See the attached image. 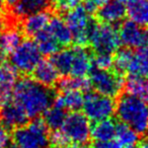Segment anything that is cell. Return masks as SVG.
Wrapping results in <instances>:
<instances>
[{"mask_svg":"<svg viewBox=\"0 0 148 148\" xmlns=\"http://www.w3.org/2000/svg\"><path fill=\"white\" fill-rule=\"evenodd\" d=\"M42 60V54L36 42L25 40L10 53V64L17 72L31 73Z\"/></svg>","mask_w":148,"mask_h":148,"instance_id":"cell-7","label":"cell"},{"mask_svg":"<svg viewBox=\"0 0 148 148\" xmlns=\"http://www.w3.org/2000/svg\"><path fill=\"white\" fill-rule=\"evenodd\" d=\"M92 64H95L97 69H110L114 65V58L112 54L97 53L92 58Z\"/></svg>","mask_w":148,"mask_h":148,"instance_id":"cell-31","label":"cell"},{"mask_svg":"<svg viewBox=\"0 0 148 148\" xmlns=\"http://www.w3.org/2000/svg\"><path fill=\"white\" fill-rule=\"evenodd\" d=\"M66 23L72 35V42L79 47H84L88 44V38L91 27L95 25L90 13L82 5L68 10L66 14Z\"/></svg>","mask_w":148,"mask_h":148,"instance_id":"cell-4","label":"cell"},{"mask_svg":"<svg viewBox=\"0 0 148 148\" xmlns=\"http://www.w3.org/2000/svg\"><path fill=\"white\" fill-rule=\"evenodd\" d=\"M23 41L21 31L7 29L0 32V60L9 55Z\"/></svg>","mask_w":148,"mask_h":148,"instance_id":"cell-22","label":"cell"},{"mask_svg":"<svg viewBox=\"0 0 148 148\" xmlns=\"http://www.w3.org/2000/svg\"><path fill=\"white\" fill-rule=\"evenodd\" d=\"M79 148H91L90 146H87V145H84V144H82L81 146H79Z\"/></svg>","mask_w":148,"mask_h":148,"instance_id":"cell-41","label":"cell"},{"mask_svg":"<svg viewBox=\"0 0 148 148\" xmlns=\"http://www.w3.org/2000/svg\"><path fill=\"white\" fill-rule=\"evenodd\" d=\"M116 126L117 123L110 118L95 122V126L90 129V136L97 142L111 141L115 138Z\"/></svg>","mask_w":148,"mask_h":148,"instance_id":"cell-23","label":"cell"},{"mask_svg":"<svg viewBox=\"0 0 148 148\" xmlns=\"http://www.w3.org/2000/svg\"><path fill=\"white\" fill-rule=\"evenodd\" d=\"M108 0H84V8L88 11L89 13L97 12V10L105 4Z\"/></svg>","mask_w":148,"mask_h":148,"instance_id":"cell-33","label":"cell"},{"mask_svg":"<svg viewBox=\"0 0 148 148\" xmlns=\"http://www.w3.org/2000/svg\"><path fill=\"white\" fill-rule=\"evenodd\" d=\"M90 87L89 80L85 77H75L69 76L61 79L59 82V88L62 91L66 90H76V91H86Z\"/></svg>","mask_w":148,"mask_h":148,"instance_id":"cell-29","label":"cell"},{"mask_svg":"<svg viewBox=\"0 0 148 148\" xmlns=\"http://www.w3.org/2000/svg\"><path fill=\"white\" fill-rule=\"evenodd\" d=\"M115 112L122 123L138 134L148 132V103L131 95H123L116 103Z\"/></svg>","mask_w":148,"mask_h":148,"instance_id":"cell-2","label":"cell"},{"mask_svg":"<svg viewBox=\"0 0 148 148\" xmlns=\"http://www.w3.org/2000/svg\"><path fill=\"white\" fill-rule=\"evenodd\" d=\"M126 3V14L130 21L148 27V0H128Z\"/></svg>","mask_w":148,"mask_h":148,"instance_id":"cell-19","label":"cell"},{"mask_svg":"<svg viewBox=\"0 0 148 148\" xmlns=\"http://www.w3.org/2000/svg\"><path fill=\"white\" fill-rule=\"evenodd\" d=\"M36 44L38 46V49L40 50L42 55H54L60 50L59 44L56 42V40L52 37V35L49 33L47 27L38 33L35 36Z\"/></svg>","mask_w":148,"mask_h":148,"instance_id":"cell-25","label":"cell"},{"mask_svg":"<svg viewBox=\"0 0 148 148\" xmlns=\"http://www.w3.org/2000/svg\"><path fill=\"white\" fill-rule=\"evenodd\" d=\"M43 115V121L46 124V126L49 129H52L55 131V130L60 129L67 114H66V110L54 105L53 107L48 108Z\"/></svg>","mask_w":148,"mask_h":148,"instance_id":"cell-27","label":"cell"},{"mask_svg":"<svg viewBox=\"0 0 148 148\" xmlns=\"http://www.w3.org/2000/svg\"><path fill=\"white\" fill-rule=\"evenodd\" d=\"M81 1L82 0H52V3L60 10L68 11L80 4Z\"/></svg>","mask_w":148,"mask_h":148,"instance_id":"cell-32","label":"cell"},{"mask_svg":"<svg viewBox=\"0 0 148 148\" xmlns=\"http://www.w3.org/2000/svg\"><path fill=\"white\" fill-rule=\"evenodd\" d=\"M88 80L90 87H93L97 93L111 97L119 95L124 83L120 72L97 68L90 71V77Z\"/></svg>","mask_w":148,"mask_h":148,"instance_id":"cell-9","label":"cell"},{"mask_svg":"<svg viewBox=\"0 0 148 148\" xmlns=\"http://www.w3.org/2000/svg\"><path fill=\"white\" fill-rule=\"evenodd\" d=\"M126 91L128 95L148 103V77L130 75L126 82Z\"/></svg>","mask_w":148,"mask_h":148,"instance_id":"cell-24","label":"cell"},{"mask_svg":"<svg viewBox=\"0 0 148 148\" xmlns=\"http://www.w3.org/2000/svg\"><path fill=\"white\" fill-rule=\"evenodd\" d=\"M127 72L133 76L148 77V40L144 45L133 52Z\"/></svg>","mask_w":148,"mask_h":148,"instance_id":"cell-16","label":"cell"},{"mask_svg":"<svg viewBox=\"0 0 148 148\" xmlns=\"http://www.w3.org/2000/svg\"><path fill=\"white\" fill-rule=\"evenodd\" d=\"M7 148H18V146H17L16 144H15L13 141H11V142H10V144H9L8 147H7Z\"/></svg>","mask_w":148,"mask_h":148,"instance_id":"cell-40","label":"cell"},{"mask_svg":"<svg viewBox=\"0 0 148 148\" xmlns=\"http://www.w3.org/2000/svg\"><path fill=\"white\" fill-rule=\"evenodd\" d=\"M92 68V57L84 47L73 48V59H72L70 76L75 77H85L90 73Z\"/></svg>","mask_w":148,"mask_h":148,"instance_id":"cell-14","label":"cell"},{"mask_svg":"<svg viewBox=\"0 0 148 148\" xmlns=\"http://www.w3.org/2000/svg\"><path fill=\"white\" fill-rule=\"evenodd\" d=\"M115 138L117 139V142H119L123 147L126 148L133 147L139 141V136L137 132L124 123L117 124Z\"/></svg>","mask_w":148,"mask_h":148,"instance_id":"cell-26","label":"cell"},{"mask_svg":"<svg viewBox=\"0 0 148 148\" xmlns=\"http://www.w3.org/2000/svg\"><path fill=\"white\" fill-rule=\"evenodd\" d=\"M139 148H148V138L145 140H143V141L140 143Z\"/></svg>","mask_w":148,"mask_h":148,"instance_id":"cell-37","label":"cell"},{"mask_svg":"<svg viewBox=\"0 0 148 148\" xmlns=\"http://www.w3.org/2000/svg\"><path fill=\"white\" fill-rule=\"evenodd\" d=\"M11 99L25 111L29 119H35L51 107L54 95L49 87L35 79L23 78L15 84Z\"/></svg>","mask_w":148,"mask_h":148,"instance_id":"cell-1","label":"cell"},{"mask_svg":"<svg viewBox=\"0 0 148 148\" xmlns=\"http://www.w3.org/2000/svg\"><path fill=\"white\" fill-rule=\"evenodd\" d=\"M120 1H121V2H123V3H126L128 1V0H120Z\"/></svg>","mask_w":148,"mask_h":148,"instance_id":"cell-43","label":"cell"},{"mask_svg":"<svg viewBox=\"0 0 148 148\" xmlns=\"http://www.w3.org/2000/svg\"><path fill=\"white\" fill-rule=\"evenodd\" d=\"M47 29L56 40L60 47L69 46L72 42V35L66 21L60 16H53L50 18Z\"/></svg>","mask_w":148,"mask_h":148,"instance_id":"cell-18","label":"cell"},{"mask_svg":"<svg viewBox=\"0 0 148 148\" xmlns=\"http://www.w3.org/2000/svg\"><path fill=\"white\" fill-rule=\"evenodd\" d=\"M126 15V6L120 0H108L97 10V16L101 23H120Z\"/></svg>","mask_w":148,"mask_h":148,"instance_id":"cell-13","label":"cell"},{"mask_svg":"<svg viewBox=\"0 0 148 148\" xmlns=\"http://www.w3.org/2000/svg\"><path fill=\"white\" fill-rule=\"evenodd\" d=\"M50 18V13L46 10L27 15L23 23V31L29 36H36L47 27Z\"/></svg>","mask_w":148,"mask_h":148,"instance_id":"cell-20","label":"cell"},{"mask_svg":"<svg viewBox=\"0 0 148 148\" xmlns=\"http://www.w3.org/2000/svg\"><path fill=\"white\" fill-rule=\"evenodd\" d=\"M32 72L36 81L48 87L53 86L58 81L59 77L58 70L56 69L52 61L48 60H41Z\"/></svg>","mask_w":148,"mask_h":148,"instance_id":"cell-15","label":"cell"},{"mask_svg":"<svg viewBox=\"0 0 148 148\" xmlns=\"http://www.w3.org/2000/svg\"><path fill=\"white\" fill-rule=\"evenodd\" d=\"M17 82V71L10 63L0 62V107L12 97Z\"/></svg>","mask_w":148,"mask_h":148,"instance_id":"cell-12","label":"cell"},{"mask_svg":"<svg viewBox=\"0 0 148 148\" xmlns=\"http://www.w3.org/2000/svg\"><path fill=\"white\" fill-rule=\"evenodd\" d=\"M29 117L23 109L10 99L0 107V122L7 129H16L27 123Z\"/></svg>","mask_w":148,"mask_h":148,"instance_id":"cell-11","label":"cell"},{"mask_svg":"<svg viewBox=\"0 0 148 148\" xmlns=\"http://www.w3.org/2000/svg\"><path fill=\"white\" fill-rule=\"evenodd\" d=\"M11 139L8 133V129L0 124V148H7L10 144Z\"/></svg>","mask_w":148,"mask_h":148,"instance_id":"cell-34","label":"cell"},{"mask_svg":"<svg viewBox=\"0 0 148 148\" xmlns=\"http://www.w3.org/2000/svg\"><path fill=\"white\" fill-rule=\"evenodd\" d=\"M72 59H73V48L58 51L52 58V63L58 70L59 74L62 75H69L71 69Z\"/></svg>","mask_w":148,"mask_h":148,"instance_id":"cell-28","label":"cell"},{"mask_svg":"<svg viewBox=\"0 0 148 148\" xmlns=\"http://www.w3.org/2000/svg\"><path fill=\"white\" fill-rule=\"evenodd\" d=\"M119 38L122 45L129 49H137L147 42L148 33L143 27L132 21H126L119 27Z\"/></svg>","mask_w":148,"mask_h":148,"instance_id":"cell-10","label":"cell"},{"mask_svg":"<svg viewBox=\"0 0 148 148\" xmlns=\"http://www.w3.org/2000/svg\"><path fill=\"white\" fill-rule=\"evenodd\" d=\"M90 124L84 114L79 112H72L66 116L60 131L67 140L68 144L82 145L88 141L90 137Z\"/></svg>","mask_w":148,"mask_h":148,"instance_id":"cell-6","label":"cell"},{"mask_svg":"<svg viewBox=\"0 0 148 148\" xmlns=\"http://www.w3.org/2000/svg\"><path fill=\"white\" fill-rule=\"evenodd\" d=\"M5 29V19L2 15L0 14V32H2Z\"/></svg>","mask_w":148,"mask_h":148,"instance_id":"cell-36","label":"cell"},{"mask_svg":"<svg viewBox=\"0 0 148 148\" xmlns=\"http://www.w3.org/2000/svg\"><path fill=\"white\" fill-rule=\"evenodd\" d=\"M13 142L18 148H48L50 136L43 120L35 119L15 129Z\"/></svg>","mask_w":148,"mask_h":148,"instance_id":"cell-3","label":"cell"},{"mask_svg":"<svg viewBox=\"0 0 148 148\" xmlns=\"http://www.w3.org/2000/svg\"><path fill=\"white\" fill-rule=\"evenodd\" d=\"M88 44L95 53L114 54L119 49V33L113 25L110 23H95L91 27L88 38Z\"/></svg>","mask_w":148,"mask_h":148,"instance_id":"cell-5","label":"cell"},{"mask_svg":"<svg viewBox=\"0 0 148 148\" xmlns=\"http://www.w3.org/2000/svg\"><path fill=\"white\" fill-rule=\"evenodd\" d=\"M129 148H135V147H134V146H133V147H129Z\"/></svg>","mask_w":148,"mask_h":148,"instance_id":"cell-44","label":"cell"},{"mask_svg":"<svg viewBox=\"0 0 148 148\" xmlns=\"http://www.w3.org/2000/svg\"><path fill=\"white\" fill-rule=\"evenodd\" d=\"M16 1H17V0H4V2L6 3L8 6H12V5L14 4Z\"/></svg>","mask_w":148,"mask_h":148,"instance_id":"cell-39","label":"cell"},{"mask_svg":"<svg viewBox=\"0 0 148 148\" xmlns=\"http://www.w3.org/2000/svg\"><path fill=\"white\" fill-rule=\"evenodd\" d=\"M81 109L83 110V114L89 121L99 122L113 116L115 113L116 103L111 97L97 92H89L83 97Z\"/></svg>","mask_w":148,"mask_h":148,"instance_id":"cell-8","label":"cell"},{"mask_svg":"<svg viewBox=\"0 0 148 148\" xmlns=\"http://www.w3.org/2000/svg\"><path fill=\"white\" fill-rule=\"evenodd\" d=\"M50 148H73V147H71L70 145H53Z\"/></svg>","mask_w":148,"mask_h":148,"instance_id":"cell-38","label":"cell"},{"mask_svg":"<svg viewBox=\"0 0 148 148\" xmlns=\"http://www.w3.org/2000/svg\"><path fill=\"white\" fill-rule=\"evenodd\" d=\"M132 55H133V52L129 48L117 50L114 58V65L116 67V71L127 72L128 66L132 59Z\"/></svg>","mask_w":148,"mask_h":148,"instance_id":"cell-30","label":"cell"},{"mask_svg":"<svg viewBox=\"0 0 148 148\" xmlns=\"http://www.w3.org/2000/svg\"><path fill=\"white\" fill-rule=\"evenodd\" d=\"M95 148H124L119 142L117 141H105V142H97Z\"/></svg>","mask_w":148,"mask_h":148,"instance_id":"cell-35","label":"cell"},{"mask_svg":"<svg viewBox=\"0 0 148 148\" xmlns=\"http://www.w3.org/2000/svg\"><path fill=\"white\" fill-rule=\"evenodd\" d=\"M83 95L81 91L66 90L54 99V105L66 110V111L76 112L82 108Z\"/></svg>","mask_w":148,"mask_h":148,"instance_id":"cell-21","label":"cell"},{"mask_svg":"<svg viewBox=\"0 0 148 148\" xmlns=\"http://www.w3.org/2000/svg\"><path fill=\"white\" fill-rule=\"evenodd\" d=\"M51 3L52 0H17L12 5V14L23 18L33 13L47 10Z\"/></svg>","mask_w":148,"mask_h":148,"instance_id":"cell-17","label":"cell"},{"mask_svg":"<svg viewBox=\"0 0 148 148\" xmlns=\"http://www.w3.org/2000/svg\"><path fill=\"white\" fill-rule=\"evenodd\" d=\"M3 1H4V0H0V8H1V7H2V4H3Z\"/></svg>","mask_w":148,"mask_h":148,"instance_id":"cell-42","label":"cell"}]
</instances>
